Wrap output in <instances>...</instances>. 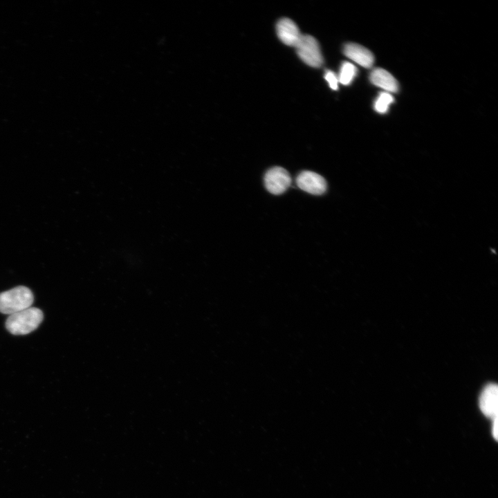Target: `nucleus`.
Instances as JSON below:
<instances>
[{
    "mask_svg": "<svg viewBox=\"0 0 498 498\" xmlns=\"http://www.w3.org/2000/svg\"><path fill=\"white\" fill-rule=\"evenodd\" d=\"M43 318L40 309L30 307L10 315L6 321V327L13 335H26L35 331Z\"/></svg>",
    "mask_w": 498,
    "mask_h": 498,
    "instance_id": "nucleus-1",
    "label": "nucleus"
},
{
    "mask_svg": "<svg viewBox=\"0 0 498 498\" xmlns=\"http://www.w3.org/2000/svg\"><path fill=\"white\" fill-rule=\"evenodd\" d=\"M33 301V294L28 288L17 286L0 293V312L11 315L31 307Z\"/></svg>",
    "mask_w": 498,
    "mask_h": 498,
    "instance_id": "nucleus-2",
    "label": "nucleus"
},
{
    "mask_svg": "<svg viewBox=\"0 0 498 498\" xmlns=\"http://www.w3.org/2000/svg\"><path fill=\"white\" fill-rule=\"evenodd\" d=\"M299 57L307 65L319 68L324 63V59L316 39L308 35H302L295 46Z\"/></svg>",
    "mask_w": 498,
    "mask_h": 498,
    "instance_id": "nucleus-3",
    "label": "nucleus"
},
{
    "mask_svg": "<svg viewBox=\"0 0 498 498\" xmlns=\"http://www.w3.org/2000/svg\"><path fill=\"white\" fill-rule=\"evenodd\" d=\"M291 183L289 173L281 167L269 169L264 176V184L267 190L273 194H281L286 192Z\"/></svg>",
    "mask_w": 498,
    "mask_h": 498,
    "instance_id": "nucleus-4",
    "label": "nucleus"
},
{
    "mask_svg": "<svg viewBox=\"0 0 498 498\" xmlns=\"http://www.w3.org/2000/svg\"><path fill=\"white\" fill-rule=\"evenodd\" d=\"M296 184L301 190L315 195L324 194L327 187L326 180L311 171H303L296 178Z\"/></svg>",
    "mask_w": 498,
    "mask_h": 498,
    "instance_id": "nucleus-5",
    "label": "nucleus"
},
{
    "mask_svg": "<svg viewBox=\"0 0 498 498\" xmlns=\"http://www.w3.org/2000/svg\"><path fill=\"white\" fill-rule=\"evenodd\" d=\"M479 405L481 412L487 417L493 419L497 417L498 387L496 384H488L482 390Z\"/></svg>",
    "mask_w": 498,
    "mask_h": 498,
    "instance_id": "nucleus-6",
    "label": "nucleus"
},
{
    "mask_svg": "<svg viewBox=\"0 0 498 498\" xmlns=\"http://www.w3.org/2000/svg\"><path fill=\"white\" fill-rule=\"evenodd\" d=\"M279 39L286 45L295 47L302 34L296 24L288 18H282L276 26Z\"/></svg>",
    "mask_w": 498,
    "mask_h": 498,
    "instance_id": "nucleus-7",
    "label": "nucleus"
},
{
    "mask_svg": "<svg viewBox=\"0 0 498 498\" xmlns=\"http://www.w3.org/2000/svg\"><path fill=\"white\" fill-rule=\"evenodd\" d=\"M344 54L362 67L370 68L374 62L372 53L365 47L355 43H348L343 48Z\"/></svg>",
    "mask_w": 498,
    "mask_h": 498,
    "instance_id": "nucleus-8",
    "label": "nucleus"
},
{
    "mask_svg": "<svg viewBox=\"0 0 498 498\" xmlns=\"http://www.w3.org/2000/svg\"><path fill=\"white\" fill-rule=\"evenodd\" d=\"M370 80L374 85L384 90L396 93L398 91V84L394 77L383 68H375L370 74Z\"/></svg>",
    "mask_w": 498,
    "mask_h": 498,
    "instance_id": "nucleus-9",
    "label": "nucleus"
},
{
    "mask_svg": "<svg viewBox=\"0 0 498 498\" xmlns=\"http://www.w3.org/2000/svg\"><path fill=\"white\" fill-rule=\"evenodd\" d=\"M357 73L356 67L349 62L342 64L340 73L338 76V81L343 85H349L351 83Z\"/></svg>",
    "mask_w": 498,
    "mask_h": 498,
    "instance_id": "nucleus-10",
    "label": "nucleus"
},
{
    "mask_svg": "<svg viewBox=\"0 0 498 498\" xmlns=\"http://www.w3.org/2000/svg\"><path fill=\"white\" fill-rule=\"evenodd\" d=\"M393 102L394 98L390 93L388 92L380 93L374 103V109L380 113H385Z\"/></svg>",
    "mask_w": 498,
    "mask_h": 498,
    "instance_id": "nucleus-11",
    "label": "nucleus"
},
{
    "mask_svg": "<svg viewBox=\"0 0 498 498\" xmlns=\"http://www.w3.org/2000/svg\"><path fill=\"white\" fill-rule=\"evenodd\" d=\"M324 79L327 81L330 88L337 90L338 88V78L336 74L332 71H326L324 74Z\"/></svg>",
    "mask_w": 498,
    "mask_h": 498,
    "instance_id": "nucleus-12",
    "label": "nucleus"
},
{
    "mask_svg": "<svg viewBox=\"0 0 498 498\" xmlns=\"http://www.w3.org/2000/svg\"><path fill=\"white\" fill-rule=\"evenodd\" d=\"M492 434L493 438L497 441V417H495L492 419Z\"/></svg>",
    "mask_w": 498,
    "mask_h": 498,
    "instance_id": "nucleus-13",
    "label": "nucleus"
}]
</instances>
